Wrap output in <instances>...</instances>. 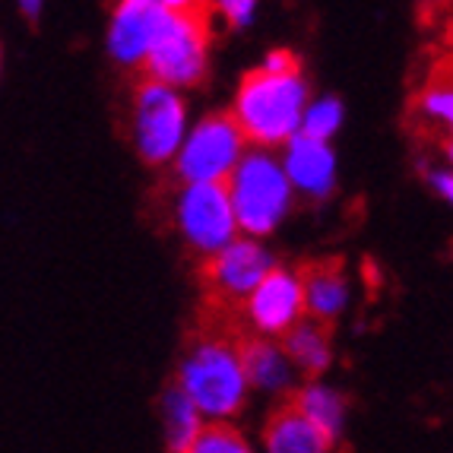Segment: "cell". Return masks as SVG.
<instances>
[{
  "label": "cell",
  "mask_w": 453,
  "mask_h": 453,
  "mask_svg": "<svg viewBox=\"0 0 453 453\" xmlns=\"http://www.w3.org/2000/svg\"><path fill=\"white\" fill-rule=\"evenodd\" d=\"M242 368L248 378L250 393L264 396H288L298 387V371L292 368L280 342L273 340H244L242 342Z\"/></svg>",
  "instance_id": "13"
},
{
  "label": "cell",
  "mask_w": 453,
  "mask_h": 453,
  "mask_svg": "<svg viewBox=\"0 0 453 453\" xmlns=\"http://www.w3.org/2000/svg\"><path fill=\"white\" fill-rule=\"evenodd\" d=\"M298 276H302L304 318L326 326L346 314L349 302H352V286H349V276L340 264L320 260V264L298 270Z\"/></svg>",
  "instance_id": "12"
},
{
  "label": "cell",
  "mask_w": 453,
  "mask_h": 453,
  "mask_svg": "<svg viewBox=\"0 0 453 453\" xmlns=\"http://www.w3.org/2000/svg\"><path fill=\"white\" fill-rule=\"evenodd\" d=\"M342 121H346V105H342V98L318 96L304 105L298 134L308 136V140H318V143H333V136L342 130Z\"/></svg>",
  "instance_id": "18"
},
{
  "label": "cell",
  "mask_w": 453,
  "mask_h": 453,
  "mask_svg": "<svg viewBox=\"0 0 453 453\" xmlns=\"http://www.w3.org/2000/svg\"><path fill=\"white\" fill-rule=\"evenodd\" d=\"M244 152L248 143L228 111L203 114L184 134L181 150L172 162L174 178L181 184H226Z\"/></svg>",
  "instance_id": "6"
},
{
  "label": "cell",
  "mask_w": 453,
  "mask_h": 453,
  "mask_svg": "<svg viewBox=\"0 0 453 453\" xmlns=\"http://www.w3.org/2000/svg\"><path fill=\"white\" fill-rule=\"evenodd\" d=\"M273 266H276V257L264 242L238 234L232 244H226L219 254L206 260V280L222 302L242 304Z\"/></svg>",
  "instance_id": "10"
},
{
  "label": "cell",
  "mask_w": 453,
  "mask_h": 453,
  "mask_svg": "<svg viewBox=\"0 0 453 453\" xmlns=\"http://www.w3.org/2000/svg\"><path fill=\"white\" fill-rule=\"evenodd\" d=\"M242 318L254 340H273L280 342L295 324L304 320V295H302V276L295 266L276 264L264 276L254 292L242 302Z\"/></svg>",
  "instance_id": "8"
},
{
  "label": "cell",
  "mask_w": 453,
  "mask_h": 453,
  "mask_svg": "<svg viewBox=\"0 0 453 453\" xmlns=\"http://www.w3.org/2000/svg\"><path fill=\"white\" fill-rule=\"evenodd\" d=\"M210 13L219 16L232 32H244V29H250L254 16H257V4H254V0H222V4H212ZM216 16H212V19H216Z\"/></svg>",
  "instance_id": "21"
},
{
  "label": "cell",
  "mask_w": 453,
  "mask_h": 453,
  "mask_svg": "<svg viewBox=\"0 0 453 453\" xmlns=\"http://www.w3.org/2000/svg\"><path fill=\"white\" fill-rule=\"evenodd\" d=\"M280 346L288 356V362H292V368L298 371V374H308V380H320V374H326L333 365L330 330L308 318H304L302 324H295L280 340Z\"/></svg>",
  "instance_id": "16"
},
{
  "label": "cell",
  "mask_w": 453,
  "mask_h": 453,
  "mask_svg": "<svg viewBox=\"0 0 453 453\" xmlns=\"http://www.w3.org/2000/svg\"><path fill=\"white\" fill-rule=\"evenodd\" d=\"M174 0H118L108 13L105 51L118 67H143Z\"/></svg>",
  "instance_id": "9"
},
{
  "label": "cell",
  "mask_w": 453,
  "mask_h": 453,
  "mask_svg": "<svg viewBox=\"0 0 453 453\" xmlns=\"http://www.w3.org/2000/svg\"><path fill=\"white\" fill-rule=\"evenodd\" d=\"M172 216L181 242L206 260L238 238V222L222 184H181Z\"/></svg>",
  "instance_id": "7"
},
{
  "label": "cell",
  "mask_w": 453,
  "mask_h": 453,
  "mask_svg": "<svg viewBox=\"0 0 453 453\" xmlns=\"http://www.w3.org/2000/svg\"><path fill=\"white\" fill-rule=\"evenodd\" d=\"M276 159H280L282 174H286V181L295 196H304V200L320 203L340 184V156H336L333 143H318V140L295 134L282 146V152Z\"/></svg>",
  "instance_id": "11"
},
{
  "label": "cell",
  "mask_w": 453,
  "mask_h": 453,
  "mask_svg": "<svg viewBox=\"0 0 453 453\" xmlns=\"http://www.w3.org/2000/svg\"><path fill=\"white\" fill-rule=\"evenodd\" d=\"M210 26L212 16L206 4L174 0L172 13L146 54L143 80L168 86L174 92L203 83L210 73Z\"/></svg>",
  "instance_id": "3"
},
{
  "label": "cell",
  "mask_w": 453,
  "mask_h": 453,
  "mask_svg": "<svg viewBox=\"0 0 453 453\" xmlns=\"http://www.w3.org/2000/svg\"><path fill=\"white\" fill-rule=\"evenodd\" d=\"M222 188H226L228 203H232L238 234L257 238V242L276 232L295 206V194L288 188L286 174H282L280 159H276V152L266 150H250L248 146V152L234 165V172L228 174V181Z\"/></svg>",
  "instance_id": "4"
},
{
  "label": "cell",
  "mask_w": 453,
  "mask_h": 453,
  "mask_svg": "<svg viewBox=\"0 0 453 453\" xmlns=\"http://www.w3.org/2000/svg\"><path fill=\"white\" fill-rule=\"evenodd\" d=\"M19 13H23L29 23H38V16L45 13V4H42V0H23V4H19Z\"/></svg>",
  "instance_id": "24"
},
{
  "label": "cell",
  "mask_w": 453,
  "mask_h": 453,
  "mask_svg": "<svg viewBox=\"0 0 453 453\" xmlns=\"http://www.w3.org/2000/svg\"><path fill=\"white\" fill-rule=\"evenodd\" d=\"M174 387L194 403L206 425H232L250 400L242 368V342L219 330L196 336L178 362Z\"/></svg>",
  "instance_id": "1"
},
{
  "label": "cell",
  "mask_w": 453,
  "mask_h": 453,
  "mask_svg": "<svg viewBox=\"0 0 453 453\" xmlns=\"http://www.w3.org/2000/svg\"><path fill=\"white\" fill-rule=\"evenodd\" d=\"M184 453H260L250 444V438L234 425H206L200 438Z\"/></svg>",
  "instance_id": "20"
},
{
  "label": "cell",
  "mask_w": 453,
  "mask_h": 453,
  "mask_svg": "<svg viewBox=\"0 0 453 453\" xmlns=\"http://www.w3.org/2000/svg\"><path fill=\"white\" fill-rule=\"evenodd\" d=\"M422 178L425 184H428V190L438 200H444V203H450L453 200V172L450 165H434V162H422Z\"/></svg>",
  "instance_id": "22"
},
{
  "label": "cell",
  "mask_w": 453,
  "mask_h": 453,
  "mask_svg": "<svg viewBox=\"0 0 453 453\" xmlns=\"http://www.w3.org/2000/svg\"><path fill=\"white\" fill-rule=\"evenodd\" d=\"M416 111L431 127H450L453 124V89L447 80H428L416 98Z\"/></svg>",
  "instance_id": "19"
},
{
  "label": "cell",
  "mask_w": 453,
  "mask_h": 453,
  "mask_svg": "<svg viewBox=\"0 0 453 453\" xmlns=\"http://www.w3.org/2000/svg\"><path fill=\"white\" fill-rule=\"evenodd\" d=\"M314 425L304 422L292 406H280L266 418L260 434V453H336Z\"/></svg>",
  "instance_id": "15"
},
{
  "label": "cell",
  "mask_w": 453,
  "mask_h": 453,
  "mask_svg": "<svg viewBox=\"0 0 453 453\" xmlns=\"http://www.w3.org/2000/svg\"><path fill=\"white\" fill-rule=\"evenodd\" d=\"M159 418H162V434H165L168 453H184L196 438H200V431L206 428V422L200 418L194 403H190L174 384L165 387V393H162Z\"/></svg>",
  "instance_id": "17"
},
{
  "label": "cell",
  "mask_w": 453,
  "mask_h": 453,
  "mask_svg": "<svg viewBox=\"0 0 453 453\" xmlns=\"http://www.w3.org/2000/svg\"><path fill=\"white\" fill-rule=\"evenodd\" d=\"M188 127V98L168 86L140 80L134 92V114H130V140L136 156L152 168L172 165Z\"/></svg>",
  "instance_id": "5"
},
{
  "label": "cell",
  "mask_w": 453,
  "mask_h": 453,
  "mask_svg": "<svg viewBox=\"0 0 453 453\" xmlns=\"http://www.w3.org/2000/svg\"><path fill=\"white\" fill-rule=\"evenodd\" d=\"M0 70H4V48H0Z\"/></svg>",
  "instance_id": "25"
},
{
  "label": "cell",
  "mask_w": 453,
  "mask_h": 453,
  "mask_svg": "<svg viewBox=\"0 0 453 453\" xmlns=\"http://www.w3.org/2000/svg\"><path fill=\"white\" fill-rule=\"evenodd\" d=\"M288 406L308 425H314L326 441H333V444L346 434L349 403L336 387L324 384V380H304L302 387H295Z\"/></svg>",
  "instance_id": "14"
},
{
  "label": "cell",
  "mask_w": 453,
  "mask_h": 453,
  "mask_svg": "<svg viewBox=\"0 0 453 453\" xmlns=\"http://www.w3.org/2000/svg\"><path fill=\"white\" fill-rule=\"evenodd\" d=\"M254 70H260V73H270V76H286V73H298V70H302V64H298V58H295L288 48H270V51L260 58V64Z\"/></svg>",
  "instance_id": "23"
},
{
  "label": "cell",
  "mask_w": 453,
  "mask_h": 453,
  "mask_svg": "<svg viewBox=\"0 0 453 453\" xmlns=\"http://www.w3.org/2000/svg\"><path fill=\"white\" fill-rule=\"evenodd\" d=\"M311 102L308 80L298 73L270 76L248 70L234 89L228 118L242 130L250 150H282L298 134L304 105Z\"/></svg>",
  "instance_id": "2"
}]
</instances>
